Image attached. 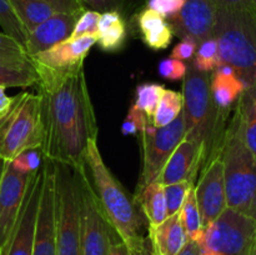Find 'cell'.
<instances>
[{
    "instance_id": "cell-3",
    "label": "cell",
    "mask_w": 256,
    "mask_h": 255,
    "mask_svg": "<svg viewBox=\"0 0 256 255\" xmlns=\"http://www.w3.org/2000/svg\"><path fill=\"white\" fill-rule=\"evenodd\" d=\"M85 165L105 219L115 234L128 246L142 238V220L132 200L112 174L100 154L98 140L89 142L85 152Z\"/></svg>"
},
{
    "instance_id": "cell-18",
    "label": "cell",
    "mask_w": 256,
    "mask_h": 255,
    "mask_svg": "<svg viewBox=\"0 0 256 255\" xmlns=\"http://www.w3.org/2000/svg\"><path fill=\"white\" fill-rule=\"evenodd\" d=\"M79 15L55 12L26 35L25 52L28 56L42 52L70 38Z\"/></svg>"
},
{
    "instance_id": "cell-17",
    "label": "cell",
    "mask_w": 256,
    "mask_h": 255,
    "mask_svg": "<svg viewBox=\"0 0 256 255\" xmlns=\"http://www.w3.org/2000/svg\"><path fill=\"white\" fill-rule=\"evenodd\" d=\"M205 165V150L200 142L185 138L172 152L156 182L162 186L182 182H195L198 172Z\"/></svg>"
},
{
    "instance_id": "cell-35",
    "label": "cell",
    "mask_w": 256,
    "mask_h": 255,
    "mask_svg": "<svg viewBox=\"0 0 256 255\" xmlns=\"http://www.w3.org/2000/svg\"><path fill=\"white\" fill-rule=\"evenodd\" d=\"M150 122L152 119H149L142 110L138 109L135 105H132L122 124V135H140Z\"/></svg>"
},
{
    "instance_id": "cell-16",
    "label": "cell",
    "mask_w": 256,
    "mask_h": 255,
    "mask_svg": "<svg viewBox=\"0 0 256 255\" xmlns=\"http://www.w3.org/2000/svg\"><path fill=\"white\" fill-rule=\"evenodd\" d=\"M218 6L212 0H185L184 6L170 18L174 35L192 38L199 44L214 36Z\"/></svg>"
},
{
    "instance_id": "cell-42",
    "label": "cell",
    "mask_w": 256,
    "mask_h": 255,
    "mask_svg": "<svg viewBox=\"0 0 256 255\" xmlns=\"http://www.w3.org/2000/svg\"><path fill=\"white\" fill-rule=\"evenodd\" d=\"M218 8H234L256 12V0H212Z\"/></svg>"
},
{
    "instance_id": "cell-25",
    "label": "cell",
    "mask_w": 256,
    "mask_h": 255,
    "mask_svg": "<svg viewBox=\"0 0 256 255\" xmlns=\"http://www.w3.org/2000/svg\"><path fill=\"white\" fill-rule=\"evenodd\" d=\"M9 2L26 34L32 32L38 25L44 22L56 12L45 0H9Z\"/></svg>"
},
{
    "instance_id": "cell-13",
    "label": "cell",
    "mask_w": 256,
    "mask_h": 255,
    "mask_svg": "<svg viewBox=\"0 0 256 255\" xmlns=\"http://www.w3.org/2000/svg\"><path fill=\"white\" fill-rule=\"evenodd\" d=\"M96 35L68 38L54 46L30 56L36 70L64 74L84 68V60L90 49L96 44Z\"/></svg>"
},
{
    "instance_id": "cell-46",
    "label": "cell",
    "mask_w": 256,
    "mask_h": 255,
    "mask_svg": "<svg viewBox=\"0 0 256 255\" xmlns=\"http://www.w3.org/2000/svg\"><path fill=\"white\" fill-rule=\"evenodd\" d=\"M179 255H199V248H198V245L194 242H190L189 240Z\"/></svg>"
},
{
    "instance_id": "cell-9",
    "label": "cell",
    "mask_w": 256,
    "mask_h": 255,
    "mask_svg": "<svg viewBox=\"0 0 256 255\" xmlns=\"http://www.w3.org/2000/svg\"><path fill=\"white\" fill-rule=\"evenodd\" d=\"M78 176L80 248L82 255H108L112 239L110 225L98 202L86 165L74 168Z\"/></svg>"
},
{
    "instance_id": "cell-8",
    "label": "cell",
    "mask_w": 256,
    "mask_h": 255,
    "mask_svg": "<svg viewBox=\"0 0 256 255\" xmlns=\"http://www.w3.org/2000/svg\"><path fill=\"white\" fill-rule=\"evenodd\" d=\"M54 164L56 199V255H82L76 170Z\"/></svg>"
},
{
    "instance_id": "cell-23",
    "label": "cell",
    "mask_w": 256,
    "mask_h": 255,
    "mask_svg": "<svg viewBox=\"0 0 256 255\" xmlns=\"http://www.w3.org/2000/svg\"><path fill=\"white\" fill-rule=\"evenodd\" d=\"M135 202H139L142 206L149 229L158 226L166 220L168 210L164 196V186L156 180L148 184L142 192H138Z\"/></svg>"
},
{
    "instance_id": "cell-26",
    "label": "cell",
    "mask_w": 256,
    "mask_h": 255,
    "mask_svg": "<svg viewBox=\"0 0 256 255\" xmlns=\"http://www.w3.org/2000/svg\"><path fill=\"white\" fill-rule=\"evenodd\" d=\"M242 139L256 159V88L245 90L236 106Z\"/></svg>"
},
{
    "instance_id": "cell-19",
    "label": "cell",
    "mask_w": 256,
    "mask_h": 255,
    "mask_svg": "<svg viewBox=\"0 0 256 255\" xmlns=\"http://www.w3.org/2000/svg\"><path fill=\"white\" fill-rule=\"evenodd\" d=\"M148 230V239L154 255H179L189 242L180 222L179 212L166 218V220L158 226Z\"/></svg>"
},
{
    "instance_id": "cell-6",
    "label": "cell",
    "mask_w": 256,
    "mask_h": 255,
    "mask_svg": "<svg viewBox=\"0 0 256 255\" xmlns=\"http://www.w3.org/2000/svg\"><path fill=\"white\" fill-rule=\"evenodd\" d=\"M44 122L42 98L39 94L22 92L12 98V104L0 119V159H12L29 149H42Z\"/></svg>"
},
{
    "instance_id": "cell-5",
    "label": "cell",
    "mask_w": 256,
    "mask_h": 255,
    "mask_svg": "<svg viewBox=\"0 0 256 255\" xmlns=\"http://www.w3.org/2000/svg\"><path fill=\"white\" fill-rule=\"evenodd\" d=\"M220 158L228 208L256 220V159L242 139L236 112L226 128Z\"/></svg>"
},
{
    "instance_id": "cell-10",
    "label": "cell",
    "mask_w": 256,
    "mask_h": 255,
    "mask_svg": "<svg viewBox=\"0 0 256 255\" xmlns=\"http://www.w3.org/2000/svg\"><path fill=\"white\" fill-rule=\"evenodd\" d=\"M186 136L184 112L162 128H155L150 122L140 134L142 150V169L140 174L136 194L142 192L148 184L155 182L168 159L178 145Z\"/></svg>"
},
{
    "instance_id": "cell-36",
    "label": "cell",
    "mask_w": 256,
    "mask_h": 255,
    "mask_svg": "<svg viewBox=\"0 0 256 255\" xmlns=\"http://www.w3.org/2000/svg\"><path fill=\"white\" fill-rule=\"evenodd\" d=\"M24 59H30L25 52V48L10 35L5 34L4 32H0V60Z\"/></svg>"
},
{
    "instance_id": "cell-33",
    "label": "cell",
    "mask_w": 256,
    "mask_h": 255,
    "mask_svg": "<svg viewBox=\"0 0 256 255\" xmlns=\"http://www.w3.org/2000/svg\"><path fill=\"white\" fill-rule=\"evenodd\" d=\"M42 149H29L18 155L10 162L12 166L22 174H32L42 168Z\"/></svg>"
},
{
    "instance_id": "cell-1",
    "label": "cell",
    "mask_w": 256,
    "mask_h": 255,
    "mask_svg": "<svg viewBox=\"0 0 256 255\" xmlns=\"http://www.w3.org/2000/svg\"><path fill=\"white\" fill-rule=\"evenodd\" d=\"M36 75L44 122L42 158L85 166V152L89 142L96 140L98 122L84 68L64 74L36 70Z\"/></svg>"
},
{
    "instance_id": "cell-27",
    "label": "cell",
    "mask_w": 256,
    "mask_h": 255,
    "mask_svg": "<svg viewBox=\"0 0 256 255\" xmlns=\"http://www.w3.org/2000/svg\"><path fill=\"white\" fill-rule=\"evenodd\" d=\"M184 100L182 92L165 89L162 95L156 110L152 118V122L155 128H162L174 122L182 112Z\"/></svg>"
},
{
    "instance_id": "cell-14",
    "label": "cell",
    "mask_w": 256,
    "mask_h": 255,
    "mask_svg": "<svg viewBox=\"0 0 256 255\" xmlns=\"http://www.w3.org/2000/svg\"><path fill=\"white\" fill-rule=\"evenodd\" d=\"M42 169L30 175L22 209L8 246L6 255H32L35 226L42 192Z\"/></svg>"
},
{
    "instance_id": "cell-44",
    "label": "cell",
    "mask_w": 256,
    "mask_h": 255,
    "mask_svg": "<svg viewBox=\"0 0 256 255\" xmlns=\"http://www.w3.org/2000/svg\"><path fill=\"white\" fill-rule=\"evenodd\" d=\"M12 104V98L9 96L5 92V88L0 86V119L4 116L8 112V110L10 109Z\"/></svg>"
},
{
    "instance_id": "cell-45",
    "label": "cell",
    "mask_w": 256,
    "mask_h": 255,
    "mask_svg": "<svg viewBox=\"0 0 256 255\" xmlns=\"http://www.w3.org/2000/svg\"><path fill=\"white\" fill-rule=\"evenodd\" d=\"M108 255H130V249L124 242H112Z\"/></svg>"
},
{
    "instance_id": "cell-37",
    "label": "cell",
    "mask_w": 256,
    "mask_h": 255,
    "mask_svg": "<svg viewBox=\"0 0 256 255\" xmlns=\"http://www.w3.org/2000/svg\"><path fill=\"white\" fill-rule=\"evenodd\" d=\"M82 2L85 8H89L90 10H96L99 12L115 10L122 15V12H128L139 0H82Z\"/></svg>"
},
{
    "instance_id": "cell-43",
    "label": "cell",
    "mask_w": 256,
    "mask_h": 255,
    "mask_svg": "<svg viewBox=\"0 0 256 255\" xmlns=\"http://www.w3.org/2000/svg\"><path fill=\"white\" fill-rule=\"evenodd\" d=\"M130 255H154L152 250V245H150L149 239L146 238H140L135 242H132L130 246Z\"/></svg>"
},
{
    "instance_id": "cell-30",
    "label": "cell",
    "mask_w": 256,
    "mask_h": 255,
    "mask_svg": "<svg viewBox=\"0 0 256 255\" xmlns=\"http://www.w3.org/2000/svg\"><path fill=\"white\" fill-rule=\"evenodd\" d=\"M165 88L156 82L139 84L135 90V106L142 110L149 119H152L159 104Z\"/></svg>"
},
{
    "instance_id": "cell-34",
    "label": "cell",
    "mask_w": 256,
    "mask_h": 255,
    "mask_svg": "<svg viewBox=\"0 0 256 255\" xmlns=\"http://www.w3.org/2000/svg\"><path fill=\"white\" fill-rule=\"evenodd\" d=\"M100 15H102V12H96V10H84V12L79 15V18H78L70 38H79L82 36V35L90 34L96 35Z\"/></svg>"
},
{
    "instance_id": "cell-2",
    "label": "cell",
    "mask_w": 256,
    "mask_h": 255,
    "mask_svg": "<svg viewBox=\"0 0 256 255\" xmlns=\"http://www.w3.org/2000/svg\"><path fill=\"white\" fill-rule=\"evenodd\" d=\"M182 112L188 139L198 140L205 150V165L219 156L226 132V118L215 106L210 92V76L194 66H188L182 79ZM204 165V166H205Z\"/></svg>"
},
{
    "instance_id": "cell-12",
    "label": "cell",
    "mask_w": 256,
    "mask_h": 255,
    "mask_svg": "<svg viewBox=\"0 0 256 255\" xmlns=\"http://www.w3.org/2000/svg\"><path fill=\"white\" fill-rule=\"evenodd\" d=\"M30 175L16 172L5 162L0 178V255H6Z\"/></svg>"
},
{
    "instance_id": "cell-20",
    "label": "cell",
    "mask_w": 256,
    "mask_h": 255,
    "mask_svg": "<svg viewBox=\"0 0 256 255\" xmlns=\"http://www.w3.org/2000/svg\"><path fill=\"white\" fill-rule=\"evenodd\" d=\"M210 92L215 106L220 112H229L232 105L245 92V85L238 76L234 68L222 64L212 72L210 78Z\"/></svg>"
},
{
    "instance_id": "cell-41",
    "label": "cell",
    "mask_w": 256,
    "mask_h": 255,
    "mask_svg": "<svg viewBox=\"0 0 256 255\" xmlns=\"http://www.w3.org/2000/svg\"><path fill=\"white\" fill-rule=\"evenodd\" d=\"M45 2L52 5L56 12L80 15L84 10H86L82 0H45Z\"/></svg>"
},
{
    "instance_id": "cell-38",
    "label": "cell",
    "mask_w": 256,
    "mask_h": 255,
    "mask_svg": "<svg viewBox=\"0 0 256 255\" xmlns=\"http://www.w3.org/2000/svg\"><path fill=\"white\" fill-rule=\"evenodd\" d=\"M186 70L188 65L184 64L182 60L172 59V58L162 60L159 62V66H158L160 76L170 80V82H178V80L184 79Z\"/></svg>"
},
{
    "instance_id": "cell-21",
    "label": "cell",
    "mask_w": 256,
    "mask_h": 255,
    "mask_svg": "<svg viewBox=\"0 0 256 255\" xmlns=\"http://www.w3.org/2000/svg\"><path fill=\"white\" fill-rule=\"evenodd\" d=\"M138 26L142 34V42L152 50H164L174 38L172 24L154 10L144 9L138 15Z\"/></svg>"
},
{
    "instance_id": "cell-24",
    "label": "cell",
    "mask_w": 256,
    "mask_h": 255,
    "mask_svg": "<svg viewBox=\"0 0 256 255\" xmlns=\"http://www.w3.org/2000/svg\"><path fill=\"white\" fill-rule=\"evenodd\" d=\"M36 82V70L30 59L0 60V86L29 88Z\"/></svg>"
},
{
    "instance_id": "cell-4",
    "label": "cell",
    "mask_w": 256,
    "mask_h": 255,
    "mask_svg": "<svg viewBox=\"0 0 256 255\" xmlns=\"http://www.w3.org/2000/svg\"><path fill=\"white\" fill-rule=\"evenodd\" d=\"M214 38L222 64L234 68L245 90L256 88V12L218 8Z\"/></svg>"
},
{
    "instance_id": "cell-29",
    "label": "cell",
    "mask_w": 256,
    "mask_h": 255,
    "mask_svg": "<svg viewBox=\"0 0 256 255\" xmlns=\"http://www.w3.org/2000/svg\"><path fill=\"white\" fill-rule=\"evenodd\" d=\"M222 64L219 52V45L214 36L202 40L198 44L196 52L194 55L192 66L202 72H214L216 68Z\"/></svg>"
},
{
    "instance_id": "cell-22",
    "label": "cell",
    "mask_w": 256,
    "mask_h": 255,
    "mask_svg": "<svg viewBox=\"0 0 256 255\" xmlns=\"http://www.w3.org/2000/svg\"><path fill=\"white\" fill-rule=\"evenodd\" d=\"M98 45L108 52H114L124 46L128 38L126 22L119 12H102L98 25Z\"/></svg>"
},
{
    "instance_id": "cell-7",
    "label": "cell",
    "mask_w": 256,
    "mask_h": 255,
    "mask_svg": "<svg viewBox=\"0 0 256 255\" xmlns=\"http://www.w3.org/2000/svg\"><path fill=\"white\" fill-rule=\"evenodd\" d=\"M256 239V220L226 208L204 228L195 242L199 255H249Z\"/></svg>"
},
{
    "instance_id": "cell-48",
    "label": "cell",
    "mask_w": 256,
    "mask_h": 255,
    "mask_svg": "<svg viewBox=\"0 0 256 255\" xmlns=\"http://www.w3.org/2000/svg\"><path fill=\"white\" fill-rule=\"evenodd\" d=\"M4 164L5 162L2 159H0V178H2V170H4Z\"/></svg>"
},
{
    "instance_id": "cell-15",
    "label": "cell",
    "mask_w": 256,
    "mask_h": 255,
    "mask_svg": "<svg viewBox=\"0 0 256 255\" xmlns=\"http://www.w3.org/2000/svg\"><path fill=\"white\" fill-rule=\"evenodd\" d=\"M194 192L205 228L228 208L224 166L220 155L205 165L196 186H194Z\"/></svg>"
},
{
    "instance_id": "cell-32",
    "label": "cell",
    "mask_w": 256,
    "mask_h": 255,
    "mask_svg": "<svg viewBox=\"0 0 256 255\" xmlns=\"http://www.w3.org/2000/svg\"><path fill=\"white\" fill-rule=\"evenodd\" d=\"M192 186H194L192 182H176V184L165 185L164 196L165 202H166L168 218L180 212L185 202V198Z\"/></svg>"
},
{
    "instance_id": "cell-28",
    "label": "cell",
    "mask_w": 256,
    "mask_h": 255,
    "mask_svg": "<svg viewBox=\"0 0 256 255\" xmlns=\"http://www.w3.org/2000/svg\"><path fill=\"white\" fill-rule=\"evenodd\" d=\"M179 218L188 235V239L190 242H196L204 232V225H202V215H200L199 208L196 204L194 186L190 189L186 198H185L184 204L179 212Z\"/></svg>"
},
{
    "instance_id": "cell-40",
    "label": "cell",
    "mask_w": 256,
    "mask_h": 255,
    "mask_svg": "<svg viewBox=\"0 0 256 255\" xmlns=\"http://www.w3.org/2000/svg\"><path fill=\"white\" fill-rule=\"evenodd\" d=\"M198 42L192 38L185 36L182 38V42L176 44L172 49L170 58L178 60H190L194 58L195 52H196Z\"/></svg>"
},
{
    "instance_id": "cell-31",
    "label": "cell",
    "mask_w": 256,
    "mask_h": 255,
    "mask_svg": "<svg viewBox=\"0 0 256 255\" xmlns=\"http://www.w3.org/2000/svg\"><path fill=\"white\" fill-rule=\"evenodd\" d=\"M0 26L5 34L14 38L24 46L28 34L15 15L9 0H0Z\"/></svg>"
},
{
    "instance_id": "cell-47",
    "label": "cell",
    "mask_w": 256,
    "mask_h": 255,
    "mask_svg": "<svg viewBox=\"0 0 256 255\" xmlns=\"http://www.w3.org/2000/svg\"><path fill=\"white\" fill-rule=\"evenodd\" d=\"M249 255H256V239H255L254 244H252V250H250Z\"/></svg>"
},
{
    "instance_id": "cell-39",
    "label": "cell",
    "mask_w": 256,
    "mask_h": 255,
    "mask_svg": "<svg viewBox=\"0 0 256 255\" xmlns=\"http://www.w3.org/2000/svg\"><path fill=\"white\" fill-rule=\"evenodd\" d=\"M146 4L149 9L170 19L182 10L185 4V0H148Z\"/></svg>"
},
{
    "instance_id": "cell-11",
    "label": "cell",
    "mask_w": 256,
    "mask_h": 255,
    "mask_svg": "<svg viewBox=\"0 0 256 255\" xmlns=\"http://www.w3.org/2000/svg\"><path fill=\"white\" fill-rule=\"evenodd\" d=\"M32 255H56V199L54 164L45 160Z\"/></svg>"
}]
</instances>
